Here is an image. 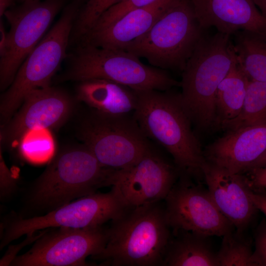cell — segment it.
Segmentation results:
<instances>
[{
    "instance_id": "cell-1",
    "label": "cell",
    "mask_w": 266,
    "mask_h": 266,
    "mask_svg": "<svg viewBox=\"0 0 266 266\" xmlns=\"http://www.w3.org/2000/svg\"><path fill=\"white\" fill-rule=\"evenodd\" d=\"M171 90H134L137 105L134 116L145 136L171 155L180 173L202 174L206 162L203 151L180 93Z\"/></svg>"
},
{
    "instance_id": "cell-2",
    "label": "cell",
    "mask_w": 266,
    "mask_h": 266,
    "mask_svg": "<svg viewBox=\"0 0 266 266\" xmlns=\"http://www.w3.org/2000/svg\"><path fill=\"white\" fill-rule=\"evenodd\" d=\"M161 201L128 206L111 221L104 249L92 257L112 266H161L171 238Z\"/></svg>"
},
{
    "instance_id": "cell-3",
    "label": "cell",
    "mask_w": 266,
    "mask_h": 266,
    "mask_svg": "<svg viewBox=\"0 0 266 266\" xmlns=\"http://www.w3.org/2000/svg\"><path fill=\"white\" fill-rule=\"evenodd\" d=\"M50 161L27 194L26 205L35 213H48L111 186L116 170L102 166L85 145L64 150Z\"/></svg>"
},
{
    "instance_id": "cell-4",
    "label": "cell",
    "mask_w": 266,
    "mask_h": 266,
    "mask_svg": "<svg viewBox=\"0 0 266 266\" xmlns=\"http://www.w3.org/2000/svg\"><path fill=\"white\" fill-rule=\"evenodd\" d=\"M231 35L218 32L204 34L182 71L181 101L192 124L201 131L216 128L218 87L237 63Z\"/></svg>"
},
{
    "instance_id": "cell-5",
    "label": "cell",
    "mask_w": 266,
    "mask_h": 266,
    "mask_svg": "<svg viewBox=\"0 0 266 266\" xmlns=\"http://www.w3.org/2000/svg\"><path fill=\"white\" fill-rule=\"evenodd\" d=\"M67 55L68 66L60 81L103 79L134 90L166 91L180 87L165 69L146 66L126 50L77 44Z\"/></svg>"
},
{
    "instance_id": "cell-6",
    "label": "cell",
    "mask_w": 266,
    "mask_h": 266,
    "mask_svg": "<svg viewBox=\"0 0 266 266\" xmlns=\"http://www.w3.org/2000/svg\"><path fill=\"white\" fill-rule=\"evenodd\" d=\"M191 0H174L151 28L124 50L154 67L183 70L204 35Z\"/></svg>"
},
{
    "instance_id": "cell-7",
    "label": "cell",
    "mask_w": 266,
    "mask_h": 266,
    "mask_svg": "<svg viewBox=\"0 0 266 266\" xmlns=\"http://www.w3.org/2000/svg\"><path fill=\"white\" fill-rule=\"evenodd\" d=\"M82 0H73L22 63L15 78L2 95L0 121L6 124L32 90L50 86L52 78L67 57V48Z\"/></svg>"
},
{
    "instance_id": "cell-8",
    "label": "cell",
    "mask_w": 266,
    "mask_h": 266,
    "mask_svg": "<svg viewBox=\"0 0 266 266\" xmlns=\"http://www.w3.org/2000/svg\"><path fill=\"white\" fill-rule=\"evenodd\" d=\"M78 136L102 166L114 169L133 166L153 147L133 113L110 115L90 108Z\"/></svg>"
},
{
    "instance_id": "cell-9",
    "label": "cell",
    "mask_w": 266,
    "mask_h": 266,
    "mask_svg": "<svg viewBox=\"0 0 266 266\" xmlns=\"http://www.w3.org/2000/svg\"><path fill=\"white\" fill-rule=\"evenodd\" d=\"M128 207L119 189L95 193L41 215L17 217L3 225L0 249L21 236L53 228L83 229L103 226Z\"/></svg>"
},
{
    "instance_id": "cell-10",
    "label": "cell",
    "mask_w": 266,
    "mask_h": 266,
    "mask_svg": "<svg viewBox=\"0 0 266 266\" xmlns=\"http://www.w3.org/2000/svg\"><path fill=\"white\" fill-rule=\"evenodd\" d=\"M63 4V0H30L8 9L10 25L0 51V89H7L19 67L35 47Z\"/></svg>"
},
{
    "instance_id": "cell-11",
    "label": "cell",
    "mask_w": 266,
    "mask_h": 266,
    "mask_svg": "<svg viewBox=\"0 0 266 266\" xmlns=\"http://www.w3.org/2000/svg\"><path fill=\"white\" fill-rule=\"evenodd\" d=\"M53 228L47 229L28 251L17 256L10 266H90L86 258L101 252L107 241V229L103 226Z\"/></svg>"
},
{
    "instance_id": "cell-12",
    "label": "cell",
    "mask_w": 266,
    "mask_h": 266,
    "mask_svg": "<svg viewBox=\"0 0 266 266\" xmlns=\"http://www.w3.org/2000/svg\"><path fill=\"white\" fill-rule=\"evenodd\" d=\"M179 175L165 199L167 220L173 233L191 232L207 236H223L233 231L208 190L193 183L190 177Z\"/></svg>"
},
{
    "instance_id": "cell-13",
    "label": "cell",
    "mask_w": 266,
    "mask_h": 266,
    "mask_svg": "<svg viewBox=\"0 0 266 266\" xmlns=\"http://www.w3.org/2000/svg\"><path fill=\"white\" fill-rule=\"evenodd\" d=\"M180 172L153 147L133 166L116 169L111 186L117 188L128 206L165 200Z\"/></svg>"
},
{
    "instance_id": "cell-14",
    "label": "cell",
    "mask_w": 266,
    "mask_h": 266,
    "mask_svg": "<svg viewBox=\"0 0 266 266\" xmlns=\"http://www.w3.org/2000/svg\"><path fill=\"white\" fill-rule=\"evenodd\" d=\"M20 106L0 132V141L10 146L18 144L29 131L62 125L71 113L73 102L64 91L49 86L29 92Z\"/></svg>"
},
{
    "instance_id": "cell-15",
    "label": "cell",
    "mask_w": 266,
    "mask_h": 266,
    "mask_svg": "<svg viewBox=\"0 0 266 266\" xmlns=\"http://www.w3.org/2000/svg\"><path fill=\"white\" fill-rule=\"evenodd\" d=\"M202 174L219 209L237 232L244 233L258 210L249 195L250 186L247 176L206 161Z\"/></svg>"
},
{
    "instance_id": "cell-16",
    "label": "cell",
    "mask_w": 266,
    "mask_h": 266,
    "mask_svg": "<svg viewBox=\"0 0 266 266\" xmlns=\"http://www.w3.org/2000/svg\"><path fill=\"white\" fill-rule=\"evenodd\" d=\"M203 29L232 35L244 30L266 37V19L253 0H191Z\"/></svg>"
},
{
    "instance_id": "cell-17",
    "label": "cell",
    "mask_w": 266,
    "mask_h": 266,
    "mask_svg": "<svg viewBox=\"0 0 266 266\" xmlns=\"http://www.w3.org/2000/svg\"><path fill=\"white\" fill-rule=\"evenodd\" d=\"M266 150V124L230 131L203 152L208 162L244 174Z\"/></svg>"
},
{
    "instance_id": "cell-18",
    "label": "cell",
    "mask_w": 266,
    "mask_h": 266,
    "mask_svg": "<svg viewBox=\"0 0 266 266\" xmlns=\"http://www.w3.org/2000/svg\"><path fill=\"white\" fill-rule=\"evenodd\" d=\"M174 0H158L148 6L130 11L102 29L90 31L76 44L124 50L145 33Z\"/></svg>"
},
{
    "instance_id": "cell-19",
    "label": "cell",
    "mask_w": 266,
    "mask_h": 266,
    "mask_svg": "<svg viewBox=\"0 0 266 266\" xmlns=\"http://www.w3.org/2000/svg\"><path fill=\"white\" fill-rule=\"evenodd\" d=\"M77 98L90 108L110 115L133 113L137 105L134 90L103 79L80 81L77 88Z\"/></svg>"
},
{
    "instance_id": "cell-20",
    "label": "cell",
    "mask_w": 266,
    "mask_h": 266,
    "mask_svg": "<svg viewBox=\"0 0 266 266\" xmlns=\"http://www.w3.org/2000/svg\"><path fill=\"white\" fill-rule=\"evenodd\" d=\"M167 246L163 266H218L209 236L191 232L174 233Z\"/></svg>"
},
{
    "instance_id": "cell-21",
    "label": "cell",
    "mask_w": 266,
    "mask_h": 266,
    "mask_svg": "<svg viewBox=\"0 0 266 266\" xmlns=\"http://www.w3.org/2000/svg\"><path fill=\"white\" fill-rule=\"evenodd\" d=\"M249 81L237 62L220 83L215 97L216 128L224 129L239 115Z\"/></svg>"
},
{
    "instance_id": "cell-22",
    "label": "cell",
    "mask_w": 266,
    "mask_h": 266,
    "mask_svg": "<svg viewBox=\"0 0 266 266\" xmlns=\"http://www.w3.org/2000/svg\"><path fill=\"white\" fill-rule=\"evenodd\" d=\"M234 34L238 64L249 80L266 82V37L247 31Z\"/></svg>"
},
{
    "instance_id": "cell-23",
    "label": "cell",
    "mask_w": 266,
    "mask_h": 266,
    "mask_svg": "<svg viewBox=\"0 0 266 266\" xmlns=\"http://www.w3.org/2000/svg\"><path fill=\"white\" fill-rule=\"evenodd\" d=\"M266 124V82L249 80L242 110L226 125L228 131Z\"/></svg>"
},
{
    "instance_id": "cell-24",
    "label": "cell",
    "mask_w": 266,
    "mask_h": 266,
    "mask_svg": "<svg viewBox=\"0 0 266 266\" xmlns=\"http://www.w3.org/2000/svg\"><path fill=\"white\" fill-rule=\"evenodd\" d=\"M18 145L21 156L33 163H44L54 156L55 141L48 129H39L27 132L20 138Z\"/></svg>"
},
{
    "instance_id": "cell-25",
    "label": "cell",
    "mask_w": 266,
    "mask_h": 266,
    "mask_svg": "<svg viewBox=\"0 0 266 266\" xmlns=\"http://www.w3.org/2000/svg\"><path fill=\"white\" fill-rule=\"evenodd\" d=\"M222 237L217 252L218 266H255L253 251L243 233L233 231Z\"/></svg>"
},
{
    "instance_id": "cell-26",
    "label": "cell",
    "mask_w": 266,
    "mask_h": 266,
    "mask_svg": "<svg viewBox=\"0 0 266 266\" xmlns=\"http://www.w3.org/2000/svg\"><path fill=\"white\" fill-rule=\"evenodd\" d=\"M123 0H89L82 6L75 21L69 44H76L107 9Z\"/></svg>"
},
{
    "instance_id": "cell-27",
    "label": "cell",
    "mask_w": 266,
    "mask_h": 266,
    "mask_svg": "<svg viewBox=\"0 0 266 266\" xmlns=\"http://www.w3.org/2000/svg\"><path fill=\"white\" fill-rule=\"evenodd\" d=\"M157 0H123L105 11L89 31L104 28L119 19L130 11L148 6Z\"/></svg>"
},
{
    "instance_id": "cell-28",
    "label": "cell",
    "mask_w": 266,
    "mask_h": 266,
    "mask_svg": "<svg viewBox=\"0 0 266 266\" xmlns=\"http://www.w3.org/2000/svg\"><path fill=\"white\" fill-rule=\"evenodd\" d=\"M0 197L1 200L10 197L17 187L16 178L6 165L0 148Z\"/></svg>"
},
{
    "instance_id": "cell-29",
    "label": "cell",
    "mask_w": 266,
    "mask_h": 266,
    "mask_svg": "<svg viewBox=\"0 0 266 266\" xmlns=\"http://www.w3.org/2000/svg\"><path fill=\"white\" fill-rule=\"evenodd\" d=\"M255 266H266V221L263 220L255 234V250L253 254Z\"/></svg>"
},
{
    "instance_id": "cell-30",
    "label": "cell",
    "mask_w": 266,
    "mask_h": 266,
    "mask_svg": "<svg viewBox=\"0 0 266 266\" xmlns=\"http://www.w3.org/2000/svg\"><path fill=\"white\" fill-rule=\"evenodd\" d=\"M47 229L38 231L30 235H27L26 238L20 243L15 245H9L8 249L0 261V266H10L14 259L17 256L18 252L26 245L34 242L41 236Z\"/></svg>"
},
{
    "instance_id": "cell-31",
    "label": "cell",
    "mask_w": 266,
    "mask_h": 266,
    "mask_svg": "<svg viewBox=\"0 0 266 266\" xmlns=\"http://www.w3.org/2000/svg\"><path fill=\"white\" fill-rule=\"evenodd\" d=\"M247 172L249 175V177H247L252 189H266V164L261 167L251 169Z\"/></svg>"
},
{
    "instance_id": "cell-32",
    "label": "cell",
    "mask_w": 266,
    "mask_h": 266,
    "mask_svg": "<svg viewBox=\"0 0 266 266\" xmlns=\"http://www.w3.org/2000/svg\"><path fill=\"white\" fill-rule=\"evenodd\" d=\"M248 193L256 208L266 216V193L250 187Z\"/></svg>"
},
{
    "instance_id": "cell-33",
    "label": "cell",
    "mask_w": 266,
    "mask_h": 266,
    "mask_svg": "<svg viewBox=\"0 0 266 266\" xmlns=\"http://www.w3.org/2000/svg\"><path fill=\"white\" fill-rule=\"evenodd\" d=\"M266 164V150L264 153L253 164L249 170L261 167Z\"/></svg>"
},
{
    "instance_id": "cell-34",
    "label": "cell",
    "mask_w": 266,
    "mask_h": 266,
    "mask_svg": "<svg viewBox=\"0 0 266 266\" xmlns=\"http://www.w3.org/2000/svg\"><path fill=\"white\" fill-rule=\"evenodd\" d=\"M14 0H0V16L1 17L5 12L9 9Z\"/></svg>"
},
{
    "instance_id": "cell-35",
    "label": "cell",
    "mask_w": 266,
    "mask_h": 266,
    "mask_svg": "<svg viewBox=\"0 0 266 266\" xmlns=\"http://www.w3.org/2000/svg\"><path fill=\"white\" fill-rule=\"evenodd\" d=\"M0 51L2 50L5 45L6 40L7 33H6L2 22L0 21Z\"/></svg>"
},
{
    "instance_id": "cell-36",
    "label": "cell",
    "mask_w": 266,
    "mask_h": 266,
    "mask_svg": "<svg viewBox=\"0 0 266 266\" xmlns=\"http://www.w3.org/2000/svg\"><path fill=\"white\" fill-rule=\"evenodd\" d=\"M262 15L266 19V0H253Z\"/></svg>"
},
{
    "instance_id": "cell-37",
    "label": "cell",
    "mask_w": 266,
    "mask_h": 266,
    "mask_svg": "<svg viewBox=\"0 0 266 266\" xmlns=\"http://www.w3.org/2000/svg\"><path fill=\"white\" fill-rule=\"evenodd\" d=\"M19 0L20 1L23 2H24L25 1L30 0Z\"/></svg>"
}]
</instances>
